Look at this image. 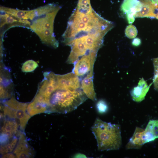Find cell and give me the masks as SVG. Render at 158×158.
<instances>
[{
    "instance_id": "44dd1931",
    "label": "cell",
    "mask_w": 158,
    "mask_h": 158,
    "mask_svg": "<svg viewBox=\"0 0 158 158\" xmlns=\"http://www.w3.org/2000/svg\"><path fill=\"white\" fill-rule=\"evenodd\" d=\"M141 43V41L139 38H134L132 42V44L136 47H137L139 46Z\"/></svg>"
},
{
    "instance_id": "5b68a950",
    "label": "cell",
    "mask_w": 158,
    "mask_h": 158,
    "mask_svg": "<svg viewBox=\"0 0 158 158\" xmlns=\"http://www.w3.org/2000/svg\"><path fill=\"white\" fill-rule=\"evenodd\" d=\"M56 90L80 89L81 81L79 77L72 72L65 74L54 73Z\"/></svg>"
},
{
    "instance_id": "9a60e30c",
    "label": "cell",
    "mask_w": 158,
    "mask_h": 158,
    "mask_svg": "<svg viewBox=\"0 0 158 158\" xmlns=\"http://www.w3.org/2000/svg\"><path fill=\"white\" fill-rule=\"evenodd\" d=\"M18 124L16 121H5L4 126L2 128V136L4 135V138H1L5 140L6 138H11L13 135L15 134L17 130Z\"/></svg>"
},
{
    "instance_id": "30bf717a",
    "label": "cell",
    "mask_w": 158,
    "mask_h": 158,
    "mask_svg": "<svg viewBox=\"0 0 158 158\" xmlns=\"http://www.w3.org/2000/svg\"><path fill=\"white\" fill-rule=\"evenodd\" d=\"M145 129L136 127L133 136L126 146L127 149H140L146 143L145 139Z\"/></svg>"
},
{
    "instance_id": "ac0fdd59",
    "label": "cell",
    "mask_w": 158,
    "mask_h": 158,
    "mask_svg": "<svg viewBox=\"0 0 158 158\" xmlns=\"http://www.w3.org/2000/svg\"><path fill=\"white\" fill-rule=\"evenodd\" d=\"M17 142L18 139L16 138H14L10 143L1 147V153L2 154H4L11 152L14 148Z\"/></svg>"
},
{
    "instance_id": "6da1fadb",
    "label": "cell",
    "mask_w": 158,
    "mask_h": 158,
    "mask_svg": "<svg viewBox=\"0 0 158 158\" xmlns=\"http://www.w3.org/2000/svg\"><path fill=\"white\" fill-rule=\"evenodd\" d=\"M114 26L113 22L94 11L90 0H79L62 36L63 42L67 46L74 42L81 43L89 53H97L103 46L104 36Z\"/></svg>"
},
{
    "instance_id": "4fadbf2b",
    "label": "cell",
    "mask_w": 158,
    "mask_h": 158,
    "mask_svg": "<svg viewBox=\"0 0 158 158\" xmlns=\"http://www.w3.org/2000/svg\"><path fill=\"white\" fill-rule=\"evenodd\" d=\"M142 4L141 10L138 12L135 18H155L156 5L150 0H140Z\"/></svg>"
},
{
    "instance_id": "8fae6325",
    "label": "cell",
    "mask_w": 158,
    "mask_h": 158,
    "mask_svg": "<svg viewBox=\"0 0 158 158\" xmlns=\"http://www.w3.org/2000/svg\"><path fill=\"white\" fill-rule=\"evenodd\" d=\"M150 86H148L143 78L139 81L138 85L134 87L130 91L132 99L136 102L143 100L148 92Z\"/></svg>"
},
{
    "instance_id": "7a4b0ae2",
    "label": "cell",
    "mask_w": 158,
    "mask_h": 158,
    "mask_svg": "<svg viewBox=\"0 0 158 158\" xmlns=\"http://www.w3.org/2000/svg\"><path fill=\"white\" fill-rule=\"evenodd\" d=\"M91 130L96 139L99 150H117L120 147L122 140L119 125L107 123L97 118Z\"/></svg>"
},
{
    "instance_id": "3957f363",
    "label": "cell",
    "mask_w": 158,
    "mask_h": 158,
    "mask_svg": "<svg viewBox=\"0 0 158 158\" xmlns=\"http://www.w3.org/2000/svg\"><path fill=\"white\" fill-rule=\"evenodd\" d=\"M87 98L81 89L56 90L50 96L47 111L67 113L76 109Z\"/></svg>"
},
{
    "instance_id": "277c9868",
    "label": "cell",
    "mask_w": 158,
    "mask_h": 158,
    "mask_svg": "<svg viewBox=\"0 0 158 158\" xmlns=\"http://www.w3.org/2000/svg\"><path fill=\"white\" fill-rule=\"evenodd\" d=\"M60 6L46 14L35 17L31 21L30 28L39 36L42 42L54 48L59 46L53 32L55 16L61 8Z\"/></svg>"
},
{
    "instance_id": "2e32d148",
    "label": "cell",
    "mask_w": 158,
    "mask_h": 158,
    "mask_svg": "<svg viewBox=\"0 0 158 158\" xmlns=\"http://www.w3.org/2000/svg\"><path fill=\"white\" fill-rule=\"evenodd\" d=\"M26 109L29 115L32 116L47 111V107L46 104L34 99L28 105Z\"/></svg>"
},
{
    "instance_id": "7c38bea8",
    "label": "cell",
    "mask_w": 158,
    "mask_h": 158,
    "mask_svg": "<svg viewBox=\"0 0 158 158\" xmlns=\"http://www.w3.org/2000/svg\"><path fill=\"white\" fill-rule=\"evenodd\" d=\"M17 158H29L32 157V149L26 141L23 134L21 135L17 145L14 151Z\"/></svg>"
},
{
    "instance_id": "e0dca14e",
    "label": "cell",
    "mask_w": 158,
    "mask_h": 158,
    "mask_svg": "<svg viewBox=\"0 0 158 158\" xmlns=\"http://www.w3.org/2000/svg\"><path fill=\"white\" fill-rule=\"evenodd\" d=\"M38 66V64L35 61L30 60L25 62L23 64L21 70L23 72H30L34 71Z\"/></svg>"
},
{
    "instance_id": "d6986e66",
    "label": "cell",
    "mask_w": 158,
    "mask_h": 158,
    "mask_svg": "<svg viewBox=\"0 0 158 158\" xmlns=\"http://www.w3.org/2000/svg\"><path fill=\"white\" fill-rule=\"evenodd\" d=\"M125 32L126 36L129 39L134 38L138 34V30L136 27L132 24L126 27Z\"/></svg>"
},
{
    "instance_id": "ba28073f",
    "label": "cell",
    "mask_w": 158,
    "mask_h": 158,
    "mask_svg": "<svg viewBox=\"0 0 158 158\" xmlns=\"http://www.w3.org/2000/svg\"><path fill=\"white\" fill-rule=\"evenodd\" d=\"M0 75V98L6 99L11 95L12 81L9 72L6 69H1Z\"/></svg>"
},
{
    "instance_id": "7402d4cb",
    "label": "cell",
    "mask_w": 158,
    "mask_h": 158,
    "mask_svg": "<svg viewBox=\"0 0 158 158\" xmlns=\"http://www.w3.org/2000/svg\"><path fill=\"white\" fill-rule=\"evenodd\" d=\"M15 156L11 154L6 153L4 154L2 156V158H15Z\"/></svg>"
},
{
    "instance_id": "5bb4252c",
    "label": "cell",
    "mask_w": 158,
    "mask_h": 158,
    "mask_svg": "<svg viewBox=\"0 0 158 158\" xmlns=\"http://www.w3.org/2000/svg\"><path fill=\"white\" fill-rule=\"evenodd\" d=\"M145 139L146 143L158 138V120H150L145 129Z\"/></svg>"
},
{
    "instance_id": "9c48e42d",
    "label": "cell",
    "mask_w": 158,
    "mask_h": 158,
    "mask_svg": "<svg viewBox=\"0 0 158 158\" xmlns=\"http://www.w3.org/2000/svg\"><path fill=\"white\" fill-rule=\"evenodd\" d=\"M93 71L87 74L81 81L80 88L87 97L93 101L97 100L93 84Z\"/></svg>"
},
{
    "instance_id": "8992f818",
    "label": "cell",
    "mask_w": 158,
    "mask_h": 158,
    "mask_svg": "<svg viewBox=\"0 0 158 158\" xmlns=\"http://www.w3.org/2000/svg\"><path fill=\"white\" fill-rule=\"evenodd\" d=\"M97 54L92 53L81 57L74 64L72 72L78 77H80L93 71Z\"/></svg>"
},
{
    "instance_id": "52a82bcc",
    "label": "cell",
    "mask_w": 158,
    "mask_h": 158,
    "mask_svg": "<svg viewBox=\"0 0 158 158\" xmlns=\"http://www.w3.org/2000/svg\"><path fill=\"white\" fill-rule=\"evenodd\" d=\"M142 4L138 0H124L120 7V11L124 14L129 24L134 22L135 15L141 9Z\"/></svg>"
},
{
    "instance_id": "ffe728a7",
    "label": "cell",
    "mask_w": 158,
    "mask_h": 158,
    "mask_svg": "<svg viewBox=\"0 0 158 158\" xmlns=\"http://www.w3.org/2000/svg\"><path fill=\"white\" fill-rule=\"evenodd\" d=\"M96 108L98 111L101 114L106 112L108 109L107 103L105 101L102 99L99 100L97 102Z\"/></svg>"
}]
</instances>
